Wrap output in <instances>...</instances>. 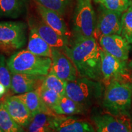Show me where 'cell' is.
<instances>
[{
  "label": "cell",
  "instance_id": "obj_1",
  "mask_svg": "<svg viewBox=\"0 0 132 132\" xmlns=\"http://www.w3.org/2000/svg\"><path fill=\"white\" fill-rule=\"evenodd\" d=\"M61 50L70 59L81 77L102 80L101 47L95 37L73 36Z\"/></svg>",
  "mask_w": 132,
  "mask_h": 132
},
{
  "label": "cell",
  "instance_id": "obj_2",
  "mask_svg": "<svg viewBox=\"0 0 132 132\" xmlns=\"http://www.w3.org/2000/svg\"><path fill=\"white\" fill-rule=\"evenodd\" d=\"M7 63L11 73L46 76L50 70L52 60L51 57L36 55L26 49L12 54Z\"/></svg>",
  "mask_w": 132,
  "mask_h": 132
},
{
  "label": "cell",
  "instance_id": "obj_3",
  "mask_svg": "<svg viewBox=\"0 0 132 132\" xmlns=\"http://www.w3.org/2000/svg\"><path fill=\"white\" fill-rule=\"evenodd\" d=\"M131 84L125 81L114 80L106 86L103 93V105L110 113L127 114L131 108Z\"/></svg>",
  "mask_w": 132,
  "mask_h": 132
},
{
  "label": "cell",
  "instance_id": "obj_4",
  "mask_svg": "<svg viewBox=\"0 0 132 132\" xmlns=\"http://www.w3.org/2000/svg\"><path fill=\"white\" fill-rule=\"evenodd\" d=\"M104 87L100 81L81 77L67 81L65 95L86 108L101 98Z\"/></svg>",
  "mask_w": 132,
  "mask_h": 132
},
{
  "label": "cell",
  "instance_id": "obj_5",
  "mask_svg": "<svg viewBox=\"0 0 132 132\" xmlns=\"http://www.w3.org/2000/svg\"><path fill=\"white\" fill-rule=\"evenodd\" d=\"M27 24L21 21L0 22V53L11 54L25 45Z\"/></svg>",
  "mask_w": 132,
  "mask_h": 132
},
{
  "label": "cell",
  "instance_id": "obj_6",
  "mask_svg": "<svg viewBox=\"0 0 132 132\" xmlns=\"http://www.w3.org/2000/svg\"><path fill=\"white\" fill-rule=\"evenodd\" d=\"M97 18L92 0H77L72 19V34L94 37Z\"/></svg>",
  "mask_w": 132,
  "mask_h": 132
},
{
  "label": "cell",
  "instance_id": "obj_7",
  "mask_svg": "<svg viewBox=\"0 0 132 132\" xmlns=\"http://www.w3.org/2000/svg\"><path fill=\"white\" fill-rule=\"evenodd\" d=\"M101 72L102 82L106 86L114 80L125 81L128 77V66L127 61H122L102 49Z\"/></svg>",
  "mask_w": 132,
  "mask_h": 132
},
{
  "label": "cell",
  "instance_id": "obj_8",
  "mask_svg": "<svg viewBox=\"0 0 132 132\" xmlns=\"http://www.w3.org/2000/svg\"><path fill=\"white\" fill-rule=\"evenodd\" d=\"M98 17L97 20L94 37L111 34H121L122 15V13L110 11L101 6Z\"/></svg>",
  "mask_w": 132,
  "mask_h": 132
},
{
  "label": "cell",
  "instance_id": "obj_9",
  "mask_svg": "<svg viewBox=\"0 0 132 132\" xmlns=\"http://www.w3.org/2000/svg\"><path fill=\"white\" fill-rule=\"evenodd\" d=\"M118 114L111 113H98L92 116L95 129L98 132H130L132 123Z\"/></svg>",
  "mask_w": 132,
  "mask_h": 132
},
{
  "label": "cell",
  "instance_id": "obj_10",
  "mask_svg": "<svg viewBox=\"0 0 132 132\" xmlns=\"http://www.w3.org/2000/svg\"><path fill=\"white\" fill-rule=\"evenodd\" d=\"M52 64L50 70L59 78L66 81L75 80L78 75L70 59L61 49L52 48Z\"/></svg>",
  "mask_w": 132,
  "mask_h": 132
},
{
  "label": "cell",
  "instance_id": "obj_11",
  "mask_svg": "<svg viewBox=\"0 0 132 132\" xmlns=\"http://www.w3.org/2000/svg\"><path fill=\"white\" fill-rule=\"evenodd\" d=\"M98 39L99 45L102 50L117 58L127 61L131 45L123 36L119 34H111L102 36Z\"/></svg>",
  "mask_w": 132,
  "mask_h": 132
},
{
  "label": "cell",
  "instance_id": "obj_12",
  "mask_svg": "<svg viewBox=\"0 0 132 132\" xmlns=\"http://www.w3.org/2000/svg\"><path fill=\"white\" fill-rule=\"evenodd\" d=\"M54 131L94 132L95 127L86 120L73 116L56 114L54 118Z\"/></svg>",
  "mask_w": 132,
  "mask_h": 132
},
{
  "label": "cell",
  "instance_id": "obj_13",
  "mask_svg": "<svg viewBox=\"0 0 132 132\" xmlns=\"http://www.w3.org/2000/svg\"><path fill=\"white\" fill-rule=\"evenodd\" d=\"M3 103L13 119L23 128L27 127L32 115L17 95L7 97Z\"/></svg>",
  "mask_w": 132,
  "mask_h": 132
},
{
  "label": "cell",
  "instance_id": "obj_14",
  "mask_svg": "<svg viewBox=\"0 0 132 132\" xmlns=\"http://www.w3.org/2000/svg\"><path fill=\"white\" fill-rule=\"evenodd\" d=\"M45 76L24 73H11V89L16 94L37 89L42 85Z\"/></svg>",
  "mask_w": 132,
  "mask_h": 132
},
{
  "label": "cell",
  "instance_id": "obj_15",
  "mask_svg": "<svg viewBox=\"0 0 132 132\" xmlns=\"http://www.w3.org/2000/svg\"><path fill=\"white\" fill-rule=\"evenodd\" d=\"M30 25L36 29L39 36L52 48L63 50L68 45L70 39L61 35L48 25L43 20L34 21Z\"/></svg>",
  "mask_w": 132,
  "mask_h": 132
},
{
  "label": "cell",
  "instance_id": "obj_16",
  "mask_svg": "<svg viewBox=\"0 0 132 132\" xmlns=\"http://www.w3.org/2000/svg\"><path fill=\"white\" fill-rule=\"evenodd\" d=\"M36 9L40 17L48 25L61 35L70 39L72 34L61 15L39 4H36Z\"/></svg>",
  "mask_w": 132,
  "mask_h": 132
},
{
  "label": "cell",
  "instance_id": "obj_17",
  "mask_svg": "<svg viewBox=\"0 0 132 132\" xmlns=\"http://www.w3.org/2000/svg\"><path fill=\"white\" fill-rule=\"evenodd\" d=\"M29 0H0V19H16L27 11Z\"/></svg>",
  "mask_w": 132,
  "mask_h": 132
},
{
  "label": "cell",
  "instance_id": "obj_18",
  "mask_svg": "<svg viewBox=\"0 0 132 132\" xmlns=\"http://www.w3.org/2000/svg\"><path fill=\"white\" fill-rule=\"evenodd\" d=\"M16 95L25 104L26 107L32 116L40 112L52 115L56 114L54 113L52 109L48 108L44 103L36 90L17 94Z\"/></svg>",
  "mask_w": 132,
  "mask_h": 132
},
{
  "label": "cell",
  "instance_id": "obj_19",
  "mask_svg": "<svg viewBox=\"0 0 132 132\" xmlns=\"http://www.w3.org/2000/svg\"><path fill=\"white\" fill-rule=\"evenodd\" d=\"M29 26L28 50L36 55L52 58V47L39 36L32 26Z\"/></svg>",
  "mask_w": 132,
  "mask_h": 132
},
{
  "label": "cell",
  "instance_id": "obj_20",
  "mask_svg": "<svg viewBox=\"0 0 132 132\" xmlns=\"http://www.w3.org/2000/svg\"><path fill=\"white\" fill-rule=\"evenodd\" d=\"M52 110L57 115L74 116L85 114L87 109L82 105L64 95L61 97L58 103L53 108Z\"/></svg>",
  "mask_w": 132,
  "mask_h": 132
},
{
  "label": "cell",
  "instance_id": "obj_21",
  "mask_svg": "<svg viewBox=\"0 0 132 132\" xmlns=\"http://www.w3.org/2000/svg\"><path fill=\"white\" fill-rule=\"evenodd\" d=\"M56 115L43 113H38L32 116L26 131L29 132L54 131V118Z\"/></svg>",
  "mask_w": 132,
  "mask_h": 132
},
{
  "label": "cell",
  "instance_id": "obj_22",
  "mask_svg": "<svg viewBox=\"0 0 132 132\" xmlns=\"http://www.w3.org/2000/svg\"><path fill=\"white\" fill-rule=\"evenodd\" d=\"M0 127L3 132H22L24 128L13 119L5 108L3 102L0 103Z\"/></svg>",
  "mask_w": 132,
  "mask_h": 132
},
{
  "label": "cell",
  "instance_id": "obj_23",
  "mask_svg": "<svg viewBox=\"0 0 132 132\" xmlns=\"http://www.w3.org/2000/svg\"><path fill=\"white\" fill-rule=\"evenodd\" d=\"M48 9L53 10L63 16L69 12L72 5L73 0H34Z\"/></svg>",
  "mask_w": 132,
  "mask_h": 132
},
{
  "label": "cell",
  "instance_id": "obj_24",
  "mask_svg": "<svg viewBox=\"0 0 132 132\" xmlns=\"http://www.w3.org/2000/svg\"><path fill=\"white\" fill-rule=\"evenodd\" d=\"M67 82V81H66L59 78L53 71L50 70L48 73L45 76L42 85L48 88L55 90L61 95H65Z\"/></svg>",
  "mask_w": 132,
  "mask_h": 132
},
{
  "label": "cell",
  "instance_id": "obj_25",
  "mask_svg": "<svg viewBox=\"0 0 132 132\" xmlns=\"http://www.w3.org/2000/svg\"><path fill=\"white\" fill-rule=\"evenodd\" d=\"M39 95L47 106L50 109H53L58 103L62 95L59 94L55 90L44 86L42 85L36 89Z\"/></svg>",
  "mask_w": 132,
  "mask_h": 132
},
{
  "label": "cell",
  "instance_id": "obj_26",
  "mask_svg": "<svg viewBox=\"0 0 132 132\" xmlns=\"http://www.w3.org/2000/svg\"><path fill=\"white\" fill-rule=\"evenodd\" d=\"M95 1L105 9L122 13L132 5V0H95Z\"/></svg>",
  "mask_w": 132,
  "mask_h": 132
},
{
  "label": "cell",
  "instance_id": "obj_27",
  "mask_svg": "<svg viewBox=\"0 0 132 132\" xmlns=\"http://www.w3.org/2000/svg\"><path fill=\"white\" fill-rule=\"evenodd\" d=\"M121 35L132 45V5L122 15Z\"/></svg>",
  "mask_w": 132,
  "mask_h": 132
},
{
  "label": "cell",
  "instance_id": "obj_28",
  "mask_svg": "<svg viewBox=\"0 0 132 132\" xmlns=\"http://www.w3.org/2000/svg\"><path fill=\"white\" fill-rule=\"evenodd\" d=\"M0 82L8 90L11 88V72L8 67L7 60L3 53H0Z\"/></svg>",
  "mask_w": 132,
  "mask_h": 132
},
{
  "label": "cell",
  "instance_id": "obj_29",
  "mask_svg": "<svg viewBox=\"0 0 132 132\" xmlns=\"http://www.w3.org/2000/svg\"><path fill=\"white\" fill-rule=\"evenodd\" d=\"M7 90V89H6V87L1 82H0V96L3 97Z\"/></svg>",
  "mask_w": 132,
  "mask_h": 132
},
{
  "label": "cell",
  "instance_id": "obj_30",
  "mask_svg": "<svg viewBox=\"0 0 132 132\" xmlns=\"http://www.w3.org/2000/svg\"><path fill=\"white\" fill-rule=\"evenodd\" d=\"M128 67H129V69H131L132 70V60L130 61L129 63L128 64Z\"/></svg>",
  "mask_w": 132,
  "mask_h": 132
},
{
  "label": "cell",
  "instance_id": "obj_31",
  "mask_svg": "<svg viewBox=\"0 0 132 132\" xmlns=\"http://www.w3.org/2000/svg\"><path fill=\"white\" fill-rule=\"evenodd\" d=\"M130 84H131V92H132V77H131V82H130Z\"/></svg>",
  "mask_w": 132,
  "mask_h": 132
},
{
  "label": "cell",
  "instance_id": "obj_32",
  "mask_svg": "<svg viewBox=\"0 0 132 132\" xmlns=\"http://www.w3.org/2000/svg\"><path fill=\"white\" fill-rule=\"evenodd\" d=\"M0 132H3V130H2V128H1V127H0Z\"/></svg>",
  "mask_w": 132,
  "mask_h": 132
},
{
  "label": "cell",
  "instance_id": "obj_33",
  "mask_svg": "<svg viewBox=\"0 0 132 132\" xmlns=\"http://www.w3.org/2000/svg\"><path fill=\"white\" fill-rule=\"evenodd\" d=\"M131 123H132V115H131Z\"/></svg>",
  "mask_w": 132,
  "mask_h": 132
},
{
  "label": "cell",
  "instance_id": "obj_34",
  "mask_svg": "<svg viewBox=\"0 0 132 132\" xmlns=\"http://www.w3.org/2000/svg\"><path fill=\"white\" fill-rule=\"evenodd\" d=\"M1 97H1V96H0V99H1Z\"/></svg>",
  "mask_w": 132,
  "mask_h": 132
},
{
  "label": "cell",
  "instance_id": "obj_35",
  "mask_svg": "<svg viewBox=\"0 0 132 132\" xmlns=\"http://www.w3.org/2000/svg\"><path fill=\"white\" fill-rule=\"evenodd\" d=\"M131 131H132V128H131Z\"/></svg>",
  "mask_w": 132,
  "mask_h": 132
}]
</instances>
